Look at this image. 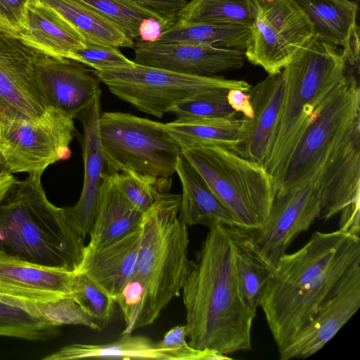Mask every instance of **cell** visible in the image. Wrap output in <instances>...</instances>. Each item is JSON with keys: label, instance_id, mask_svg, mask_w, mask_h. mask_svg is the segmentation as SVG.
Listing matches in <instances>:
<instances>
[{"label": "cell", "instance_id": "6da1fadb", "mask_svg": "<svg viewBox=\"0 0 360 360\" xmlns=\"http://www.w3.org/2000/svg\"><path fill=\"white\" fill-rule=\"evenodd\" d=\"M236 228H210L182 288L188 344L229 355L249 350L256 314L244 304L236 270Z\"/></svg>", "mask_w": 360, "mask_h": 360}, {"label": "cell", "instance_id": "7a4b0ae2", "mask_svg": "<svg viewBox=\"0 0 360 360\" xmlns=\"http://www.w3.org/2000/svg\"><path fill=\"white\" fill-rule=\"evenodd\" d=\"M358 262L360 237L340 230L316 231L300 250L281 257L259 303L278 351Z\"/></svg>", "mask_w": 360, "mask_h": 360}, {"label": "cell", "instance_id": "3957f363", "mask_svg": "<svg viewBox=\"0 0 360 360\" xmlns=\"http://www.w3.org/2000/svg\"><path fill=\"white\" fill-rule=\"evenodd\" d=\"M41 173L15 179L0 202V252L38 265L75 271L84 239L65 207L51 202Z\"/></svg>", "mask_w": 360, "mask_h": 360}, {"label": "cell", "instance_id": "277c9868", "mask_svg": "<svg viewBox=\"0 0 360 360\" xmlns=\"http://www.w3.org/2000/svg\"><path fill=\"white\" fill-rule=\"evenodd\" d=\"M347 63L341 49L314 35L282 70V112L273 148L264 165L274 184L319 106L347 76Z\"/></svg>", "mask_w": 360, "mask_h": 360}, {"label": "cell", "instance_id": "5b68a950", "mask_svg": "<svg viewBox=\"0 0 360 360\" xmlns=\"http://www.w3.org/2000/svg\"><path fill=\"white\" fill-rule=\"evenodd\" d=\"M180 207L181 195L167 193L143 214L135 272L146 290L139 328L152 324L179 295L190 271L188 226Z\"/></svg>", "mask_w": 360, "mask_h": 360}, {"label": "cell", "instance_id": "8992f818", "mask_svg": "<svg viewBox=\"0 0 360 360\" xmlns=\"http://www.w3.org/2000/svg\"><path fill=\"white\" fill-rule=\"evenodd\" d=\"M211 191L246 230L262 226L276 195L274 179L264 167L219 146L181 150Z\"/></svg>", "mask_w": 360, "mask_h": 360}, {"label": "cell", "instance_id": "52a82bcc", "mask_svg": "<svg viewBox=\"0 0 360 360\" xmlns=\"http://www.w3.org/2000/svg\"><path fill=\"white\" fill-rule=\"evenodd\" d=\"M93 72L112 94L159 118L185 101L202 98L227 102L229 90L248 92L251 87L244 80L187 75L137 63Z\"/></svg>", "mask_w": 360, "mask_h": 360}, {"label": "cell", "instance_id": "ba28073f", "mask_svg": "<svg viewBox=\"0 0 360 360\" xmlns=\"http://www.w3.org/2000/svg\"><path fill=\"white\" fill-rule=\"evenodd\" d=\"M99 136L106 172L112 174L133 170L170 178L181 148L165 124L122 112L100 115Z\"/></svg>", "mask_w": 360, "mask_h": 360}, {"label": "cell", "instance_id": "9c48e42d", "mask_svg": "<svg viewBox=\"0 0 360 360\" xmlns=\"http://www.w3.org/2000/svg\"><path fill=\"white\" fill-rule=\"evenodd\" d=\"M359 105L357 81L347 76L316 110L275 184L276 192L300 188L314 179L330 151L360 118Z\"/></svg>", "mask_w": 360, "mask_h": 360}, {"label": "cell", "instance_id": "30bf717a", "mask_svg": "<svg viewBox=\"0 0 360 360\" xmlns=\"http://www.w3.org/2000/svg\"><path fill=\"white\" fill-rule=\"evenodd\" d=\"M73 118L51 107L41 116L10 122L0 129V171L41 173L71 155Z\"/></svg>", "mask_w": 360, "mask_h": 360}, {"label": "cell", "instance_id": "8fae6325", "mask_svg": "<svg viewBox=\"0 0 360 360\" xmlns=\"http://www.w3.org/2000/svg\"><path fill=\"white\" fill-rule=\"evenodd\" d=\"M245 58L269 75L281 72L314 36L313 26L292 0H256Z\"/></svg>", "mask_w": 360, "mask_h": 360}, {"label": "cell", "instance_id": "7c38bea8", "mask_svg": "<svg viewBox=\"0 0 360 360\" xmlns=\"http://www.w3.org/2000/svg\"><path fill=\"white\" fill-rule=\"evenodd\" d=\"M320 213L319 193L314 180L297 188L276 192L262 226L245 229L246 243L255 257L274 271L289 246Z\"/></svg>", "mask_w": 360, "mask_h": 360}, {"label": "cell", "instance_id": "4fadbf2b", "mask_svg": "<svg viewBox=\"0 0 360 360\" xmlns=\"http://www.w3.org/2000/svg\"><path fill=\"white\" fill-rule=\"evenodd\" d=\"M39 54L0 32V129L18 120L38 117L51 107L37 77Z\"/></svg>", "mask_w": 360, "mask_h": 360}, {"label": "cell", "instance_id": "5bb4252c", "mask_svg": "<svg viewBox=\"0 0 360 360\" xmlns=\"http://www.w3.org/2000/svg\"><path fill=\"white\" fill-rule=\"evenodd\" d=\"M321 201L319 218L340 214L346 220L360 212V118L330 151L313 179Z\"/></svg>", "mask_w": 360, "mask_h": 360}, {"label": "cell", "instance_id": "9a60e30c", "mask_svg": "<svg viewBox=\"0 0 360 360\" xmlns=\"http://www.w3.org/2000/svg\"><path fill=\"white\" fill-rule=\"evenodd\" d=\"M75 271L38 265L0 252V302L39 309L45 304L71 298Z\"/></svg>", "mask_w": 360, "mask_h": 360}, {"label": "cell", "instance_id": "2e32d148", "mask_svg": "<svg viewBox=\"0 0 360 360\" xmlns=\"http://www.w3.org/2000/svg\"><path fill=\"white\" fill-rule=\"evenodd\" d=\"M360 307V262L355 264L311 320L281 350V360L305 359L331 340Z\"/></svg>", "mask_w": 360, "mask_h": 360}, {"label": "cell", "instance_id": "e0dca14e", "mask_svg": "<svg viewBox=\"0 0 360 360\" xmlns=\"http://www.w3.org/2000/svg\"><path fill=\"white\" fill-rule=\"evenodd\" d=\"M37 77L50 105L73 119L101 97L100 80L93 70L70 58L40 53Z\"/></svg>", "mask_w": 360, "mask_h": 360}, {"label": "cell", "instance_id": "ac0fdd59", "mask_svg": "<svg viewBox=\"0 0 360 360\" xmlns=\"http://www.w3.org/2000/svg\"><path fill=\"white\" fill-rule=\"evenodd\" d=\"M134 61L176 72L210 76L242 68L245 51L192 44L135 43Z\"/></svg>", "mask_w": 360, "mask_h": 360}, {"label": "cell", "instance_id": "d6986e66", "mask_svg": "<svg viewBox=\"0 0 360 360\" xmlns=\"http://www.w3.org/2000/svg\"><path fill=\"white\" fill-rule=\"evenodd\" d=\"M248 92L250 95L254 117L252 120L243 117L240 140L231 150L264 166L273 148L282 112L284 92L282 71L269 75L251 86Z\"/></svg>", "mask_w": 360, "mask_h": 360}, {"label": "cell", "instance_id": "ffe728a7", "mask_svg": "<svg viewBox=\"0 0 360 360\" xmlns=\"http://www.w3.org/2000/svg\"><path fill=\"white\" fill-rule=\"evenodd\" d=\"M100 98L79 117L83 125L82 139L84 184L77 202L65 207L73 226L85 239L94 223L99 202L101 183L108 174L99 136Z\"/></svg>", "mask_w": 360, "mask_h": 360}, {"label": "cell", "instance_id": "44dd1931", "mask_svg": "<svg viewBox=\"0 0 360 360\" xmlns=\"http://www.w3.org/2000/svg\"><path fill=\"white\" fill-rule=\"evenodd\" d=\"M313 26L314 35L342 49L346 60H359L358 4L351 0H292Z\"/></svg>", "mask_w": 360, "mask_h": 360}, {"label": "cell", "instance_id": "7402d4cb", "mask_svg": "<svg viewBox=\"0 0 360 360\" xmlns=\"http://www.w3.org/2000/svg\"><path fill=\"white\" fill-rule=\"evenodd\" d=\"M141 236V226L105 246L96 249L84 246L82 261L75 271L86 274L114 299L136 272Z\"/></svg>", "mask_w": 360, "mask_h": 360}, {"label": "cell", "instance_id": "603a6c76", "mask_svg": "<svg viewBox=\"0 0 360 360\" xmlns=\"http://www.w3.org/2000/svg\"><path fill=\"white\" fill-rule=\"evenodd\" d=\"M175 173L178 174L182 187L180 212L187 226L203 225L210 229L223 225L241 229L181 153L176 160Z\"/></svg>", "mask_w": 360, "mask_h": 360}, {"label": "cell", "instance_id": "cb8c5ba5", "mask_svg": "<svg viewBox=\"0 0 360 360\" xmlns=\"http://www.w3.org/2000/svg\"><path fill=\"white\" fill-rule=\"evenodd\" d=\"M143 214L124 196L114 174H107L101 185L97 214L85 248H99L134 231L141 227Z\"/></svg>", "mask_w": 360, "mask_h": 360}, {"label": "cell", "instance_id": "d4e9b609", "mask_svg": "<svg viewBox=\"0 0 360 360\" xmlns=\"http://www.w3.org/2000/svg\"><path fill=\"white\" fill-rule=\"evenodd\" d=\"M19 39L40 53L70 59L76 49L86 44L67 22L40 0L30 6L28 30Z\"/></svg>", "mask_w": 360, "mask_h": 360}, {"label": "cell", "instance_id": "484cf974", "mask_svg": "<svg viewBox=\"0 0 360 360\" xmlns=\"http://www.w3.org/2000/svg\"><path fill=\"white\" fill-rule=\"evenodd\" d=\"M112 342L94 345L75 343L65 345L42 358L44 360L78 359H121L184 360L183 354L175 349L161 348L150 339L142 335H121Z\"/></svg>", "mask_w": 360, "mask_h": 360}, {"label": "cell", "instance_id": "4316f807", "mask_svg": "<svg viewBox=\"0 0 360 360\" xmlns=\"http://www.w3.org/2000/svg\"><path fill=\"white\" fill-rule=\"evenodd\" d=\"M52 8L84 40L117 48H134L133 39L116 25L79 0H40Z\"/></svg>", "mask_w": 360, "mask_h": 360}, {"label": "cell", "instance_id": "83f0119b", "mask_svg": "<svg viewBox=\"0 0 360 360\" xmlns=\"http://www.w3.org/2000/svg\"><path fill=\"white\" fill-rule=\"evenodd\" d=\"M243 117L238 115L205 119H180L165 124L181 150L219 146L230 149L238 143Z\"/></svg>", "mask_w": 360, "mask_h": 360}, {"label": "cell", "instance_id": "f1b7e54d", "mask_svg": "<svg viewBox=\"0 0 360 360\" xmlns=\"http://www.w3.org/2000/svg\"><path fill=\"white\" fill-rule=\"evenodd\" d=\"M250 35V26L212 23H180L174 22L165 30L158 44H192L245 51Z\"/></svg>", "mask_w": 360, "mask_h": 360}, {"label": "cell", "instance_id": "f546056e", "mask_svg": "<svg viewBox=\"0 0 360 360\" xmlns=\"http://www.w3.org/2000/svg\"><path fill=\"white\" fill-rule=\"evenodd\" d=\"M257 11L256 0H191L179 12L176 21L250 26Z\"/></svg>", "mask_w": 360, "mask_h": 360}, {"label": "cell", "instance_id": "4dcf8cb0", "mask_svg": "<svg viewBox=\"0 0 360 360\" xmlns=\"http://www.w3.org/2000/svg\"><path fill=\"white\" fill-rule=\"evenodd\" d=\"M236 270L238 290L247 308L254 314L263 290L273 271L261 262L249 248L245 229L236 228Z\"/></svg>", "mask_w": 360, "mask_h": 360}, {"label": "cell", "instance_id": "1f68e13d", "mask_svg": "<svg viewBox=\"0 0 360 360\" xmlns=\"http://www.w3.org/2000/svg\"><path fill=\"white\" fill-rule=\"evenodd\" d=\"M60 326L39 309H25L0 302V336L46 340L58 335Z\"/></svg>", "mask_w": 360, "mask_h": 360}, {"label": "cell", "instance_id": "d6a6232c", "mask_svg": "<svg viewBox=\"0 0 360 360\" xmlns=\"http://www.w3.org/2000/svg\"><path fill=\"white\" fill-rule=\"evenodd\" d=\"M79 1L110 20L131 39L139 37V27L143 19L155 18L167 28L175 22L131 0Z\"/></svg>", "mask_w": 360, "mask_h": 360}, {"label": "cell", "instance_id": "836d02e7", "mask_svg": "<svg viewBox=\"0 0 360 360\" xmlns=\"http://www.w3.org/2000/svg\"><path fill=\"white\" fill-rule=\"evenodd\" d=\"M116 183L127 200L143 214L150 210L162 195L168 193L172 178L150 176L133 170L115 173Z\"/></svg>", "mask_w": 360, "mask_h": 360}, {"label": "cell", "instance_id": "e575fe53", "mask_svg": "<svg viewBox=\"0 0 360 360\" xmlns=\"http://www.w3.org/2000/svg\"><path fill=\"white\" fill-rule=\"evenodd\" d=\"M71 298L82 307L98 330L103 329L109 323L114 311L115 300L86 274L75 271Z\"/></svg>", "mask_w": 360, "mask_h": 360}, {"label": "cell", "instance_id": "d590c367", "mask_svg": "<svg viewBox=\"0 0 360 360\" xmlns=\"http://www.w3.org/2000/svg\"><path fill=\"white\" fill-rule=\"evenodd\" d=\"M120 307L125 327L121 335L130 334L139 328V322L146 300L145 287L141 279L134 275L125 283L114 298Z\"/></svg>", "mask_w": 360, "mask_h": 360}, {"label": "cell", "instance_id": "8d00e7d4", "mask_svg": "<svg viewBox=\"0 0 360 360\" xmlns=\"http://www.w3.org/2000/svg\"><path fill=\"white\" fill-rule=\"evenodd\" d=\"M71 59L89 66L94 70L136 65V63L127 58L119 48L95 44H86L84 46L76 49L72 53Z\"/></svg>", "mask_w": 360, "mask_h": 360}, {"label": "cell", "instance_id": "74e56055", "mask_svg": "<svg viewBox=\"0 0 360 360\" xmlns=\"http://www.w3.org/2000/svg\"><path fill=\"white\" fill-rule=\"evenodd\" d=\"M180 119H205L237 116L226 101L195 98L185 101L170 111Z\"/></svg>", "mask_w": 360, "mask_h": 360}, {"label": "cell", "instance_id": "f35d334b", "mask_svg": "<svg viewBox=\"0 0 360 360\" xmlns=\"http://www.w3.org/2000/svg\"><path fill=\"white\" fill-rule=\"evenodd\" d=\"M39 310L49 319L60 324H73L98 330V326L82 307L72 298H63L38 305Z\"/></svg>", "mask_w": 360, "mask_h": 360}, {"label": "cell", "instance_id": "ab89813d", "mask_svg": "<svg viewBox=\"0 0 360 360\" xmlns=\"http://www.w3.org/2000/svg\"><path fill=\"white\" fill-rule=\"evenodd\" d=\"M37 1L0 0V32L20 38L28 30L30 7Z\"/></svg>", "mask_w": 360, "mask_h": 360}, {"label": "cell", "instance_id": "60d3db41", "mask_svg": "<svg viewBox=\"0 0 360 360\" xmlns=\"http://www.w3.org/2000/svg\"><path fill=\"white\" fill-rule=\"evenodd\" d=\"M187 328L185 325L175 326L169 330L162 339L156 342L161 348L175 349L180 351L184 360H217L230 359L228 355H224L210 351H202L192 347L186 341Z\"/></svg>", "mask_w": 360, "mask_h": 360}, {"label": "cell", "instance_id": "b9f144b4", "mask_svg": "<svg viewBox=\"0 0 360 360\" xmlns=\"http://www.w3.org/2000/svg\"><path fill=\"white\" fill-rule=\"evenodd\" d=\"M167 18L176 20V15L186 4V0H131Z\"/></svg>", "mask_w": 360, "mask_h": 360}, {"label": "cell", "instance_id": "7bdbcfd3", "mask_svg": "<svg viewBox=\"0 0 360 360\" xmlns=\"http://www.w3.org/2000/svg\"><path fill=\"white\" fill-rule=\"evenodd\" d=\"M226 100L230 107L243 117L252 120L254 117V109L248 92L240 89H232L229 91Z\"/></svg>", "mask_w": 360, "mask_h": 360}, {"label": "cell", "instance_id": "ee69618b", "mask_svg": "<svg viewBox=\"0 0 360 360\" xmlns=\"http://www.w3.org/2000/svg\"><path fill=\"white\" fill-rule=\"evenodd\" d=\"M166 29L167 25L162 21L155 18H146L139 25V37L142 41L155 43Z\"/></svg>", "mask_w": 360, "mask_h": 360}, {"label": "cell", "instance_id": "f6af8a7d", "mask_svg": "<svg viewBox=\"0 0 360 360\" xmlns=\"http://www.w3.org/2000/svg\"><path fill=\"white\" fill-rule=\"evenodd\" d=\"M15 179L12 174L0 171V202Z\"/></svg>", "mask_w": 360, "mask_h": 360}]
</instances>
